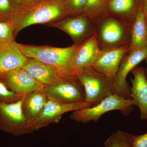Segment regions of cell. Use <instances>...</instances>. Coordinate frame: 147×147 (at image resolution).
Returning <instances> with one entry per match:
<instances>
[{
	"label": "cell",
	"instance_id": "obj_13",
	"mask_svg": "<svg viewBox=\"0 0 147 147\" xmlns=\"http://www.w3.org/2000/svg\"><path fill=\"white\" fill-rule=\"evenodd\" d=\"M27 59L15 40L0 43V81L10 72L22 68Z\"/></svg>",
	"mask_w": 147,
	"mask_h": 147
},
{
	"label": "cell",
	"instance_id": "obj_16",
	"mask_svg": "<svg viewBox=\"0 0 147 147\" xmlns=\"http://www.w3.org/2000/svg\"><path fill=\"white\" fill-rule=\"evenodd\" d=\"M144 0H109L105 14L116 16L131 26Z\"/></svg>",
	"mask_w": 147,
	"mask_h": 147
},
{
	"label": "cell",
	"instance_id": "obj_23",
	"mask_svg": "<svg viewBox=\"0 0 147 147\" xmlns=\"http://www.w3.org/2000/svg\"><path fill=\"white\" fill-rule=\"evenodd\" d=\"M12 21H0V43L15 40Z\"/></svg>",
	"mask_w": 147,
	"mask_h": 147
},
{
	"label": "cell",
	"instance_id": "obj_10",
	"mask_svg": "<svg viewBox=\"0 0 147 147\" xmlns=\"http://www.w3.org/2000/svg\"><path fill=\"white\" fill-rule=\"evenodd\" d=\"M92 106L86 101L75 103H63L47 99L42 113L31 123L34 131L46 127L52 123H58L65 113Z\"/></svg>",
	"mask_w": 147,
	"mask_h": 147
},
{
	"label": "cell",
	"instance_id": "obj_21",
	"mask_svg": "<svg viewBox=\"0 0 147 147\" xmlns=\"http://www.w3.org/2000/svg\"><path fill=\"white\" fill-rule=\"evenodd\" d=\"M106 0H88L84 14L91 19L105 14Z\"/></svg>",
	"mask_w": 147,
	"mask_h": 147
},
{
	"label": "cell",
	"instance_id": "obj_6",
	"mask_svg": "<svg viewBox=\"0 0 147 147\" xmlns=\"http://www.w3.org/2000/svg\"><path fill=\"white\" fill-rule=\"evenodd\" d=\"M24 96L16 102H0V130L15 136L33 132L22 110Z\"/></svg>",
	"mask_w": 147,
	"mask_h": 147
},
{
	"label": "cell",
	"instance_id": "obj_4",
	"mask_svg": "<svg viewBox=\"0 0 147 147\" xmlns=\"http://www.w3.org/2000/svg\"><path fill=\"white\" fill-rule=\"evenodd\" d=\"M133 106L131 99L113 94L96 105L72 112L70 118L84 123L90 121L96 122L103 114L113 110H118L124 115H128L133 110Z\"/></svg>",
	"mask_w": 147,
	"mask_h": 147
},
{
	"label": "cell",
	"instance_id": "obj_1",
	"mask_svg": "<svg viewBox=\"0 0 147 147\" xmlns=\"http://www.w3.org/2000/svg\"><path fill=\"white\" fill-rule=\"evenodd\" d=\"M69 15L63 0H42L37 5L14 13L12 19L16 37L22 30L35 24L48 25Z\"/></svg>",
	"mask_w": 147,
	"mask_h": 147
},
{
	"label": "cell",
	"instance_id": "obj_11",
	"mask_svg": "<svg viewBox=\"0 0 147 147\" xmlns=\"http://www.w3.org/2000/svg\"><path fill=\"white\" fill-rule=\"evenodd\" d=\"M0 82L21 98L32 92L43 91L45 87L22 68L10 72Z\"/></svg>",
	"mask_w": 147,
	"mask_h": 147
},
{
	"label": "cell",
	"instance_id": "obj_8",
	"mask_svg": "<svg viewBox=\"0 0 147 147\" xmlns=\"http://www.w3.org/2000/svg\"><path fill=\"white\" fill-rule=\"evenodd\" d=\"M64 32L72 39L74 44L80 46L95 34L93 20L84 15L68 16L47 25Z\"/></svg>",
	"mask_w": 147,
	"mask_h": 147
},
{
	"label": "cell",
	"instance_id": "obj_29",
	"mask_svg": "<svg viewBox=\"0 0 147 147\" xmlns=\"http://www.w3.org/2000/svg\"><path fill=\"white\" fill-rule=\"evenodd\" d=\"M143 10L146 13L147 12V0H144L143 4Z\"/></svg>",
	"mask_w": 147,
	"mask_h": 147
},
{
	"label": "cell",
	"instance_id": "obj_26",
	"mask_svg": "<svg viewBox=\"0 0 147 147\" xmlns=\"http://www.w3.org/2000/svg\"><path fill=\"white\" fill-rule=\"evenodd\" d=\"M134 147H147V132L141 135L134 136Z\"/></svg>",
	"mask_w": 147,
	"mask_h": 147
},
{
	"label": "cell",
	"instance_id": "obj_31",
	"mask_svg": "<svg viewBox=\"0 0 147 147\" xmlns=\"http://www.w3.org/2000/svg\"><path fill=\"white\" fill-rule=\"evenodd\" d=\"M145 18H146V27L147 29V12L145 13Z\"/></svg>",
	"mask_w": 147,
	"mask_h": 147
},
{
	"label": "cell",
	"instance_id": "obj_12",
	"mask_svg": "<svg viewBox=\"0 0 147 147\" xmlns=\"http://www.w3.org/2000/svg\"><path fill=\"white\" fill-rule=\"evenodd\" d=\"M129 47L100 50L92 67L114 81L121 61L128 52Z\"/></svg>",
	"mask_w": 147,
	"mask_h": 147
},
{
	"label": "cell",
	"instance_id": "obj_30",
	"mask_svg": "<svg viewBox=\"0 0 147 147\" xmlns=\"http://www.w3.org/2000/svg\"><path fill=\"white\" fill-rule=\"evenodd\" d=\"M146 63L147 65V58L146 59ZM145 74H146V79H147V66L146 68V69H145Z\"/></svg>",
	"mask_w": 147,
	"mask_h": 147
},
{
	"label": "cell",
	"instance_id": "obj_28",
	"mask_svg": "<svg viewBox=\"0 0 147 147\" xmlns=\"http://www.w3.org/2000/svg\"><path fill=\"white\" fill-rule=\"evenodd\" d=\"M41 1L40 0H23V9L22 10L32 8L38 4Z\"/></svg>",
	"mask_w": 147,
	"mask_h": 147
},
{
	"label": "cell",
	"instance_id": "obj_20",
	"mask_svg": "<svg viewBox=\"0 0 147 147\" xmlns=\"http://www.w3.org/2000/svg\"><path fill=\"white\" fill-rule=\"evenodd\" d=\"M134 135L118 130L108 137L104 142L105 147H134Z\"/></svg>",
	"mask_w": 147,
	"mask_h": 147
},
{
	"label": "cell",
	"instance_id": "obj_27",
	"mask_svg": "<svg viewBox=\"0 0 147 147\" xmlns=\"http://www.w3.org/2000/svg\"><path fill=\"white\" fill-rule=\"evenodd\" d=\"M14 13L20 12L23 9V0H9Z\"/></svg>",
	"mask_w": 147,
	"mask_h": 147
},
{
	"label": "cell",
	"instance_id": "obj_18",
	"mask_svg": "<svg viewBox=\"0 0 147 147\" xmlns=\"http://www.w3.org/2000/svg\"><path fill=\"white\" fill-rule=\"evenodd\" d=\"M47 100L43 91L32 92L24 96L22 111L26 119L31 125L42 113Z\"/></svg>",
	"mask_w": 147,
	"mask_h": 147
},
{
	"label": "cell",
	"instance_id": "obj_9",
	"mask_svg": "<svg viewBox=\"0 0 147 147\" xmlns=\"http://www.w3.org/2000/svg\"><path fill=\"white\" fill-rule=\"evenodd\" d=\"M147 58V47L127 53L123 58L113 81V94L131 99V87L127 81L129 74Z\"/></svg>",
	"mask_w": 147,
	"mask_h": 147
},
{
	"label": "cell",
	"instance_id": "obj_24",
	"mask_svg": "<svg viewBox=\"0 0 147 147\" xmlns=\"http://www.w3.org/2000/svg\"><path fill=\"white\" fill-rule=\"evenodd\" d=\"M22 98L9 89L3 82H0V102L11 103L21 100Z\"/></svg>",
	"mask_w": 147,
	"mask_h": 147
},
{
	"label": "cell",
	"instance_id": "obj_25",
	"mask_svg": "<svg viewBox=\"0 0 147 147\" xmlns=\"http://www.w3.org/2000/svg\"><path fill=\"white\" fill-rule=\"evenodd\" d=\"M14 13L9 0H0V21H12Z\"/></svg>",
	"mask_w": 147,
	"mask_h": 147
},
{
	"label": "cell",
	"instance_id": "obj_14",
	"mask_svg": "<svg viewBox=\"0 0 147 147\" xmlns=\"http://www.w3.org/2000/svg\"><path fill=\"white\" fill-rule=\"evenodd\" d=\"M100 50L96 34L78 46L71 61V76H76L84 68L92 67Z\"/></svg>",
	"mask_w": 147,
	"mask_h": 147
},
{
	"label": "cell",
	"instance_id": "obj_15",
	"mask_svg": "<svg viewBox=\"0 0 147 147\" xmlns=\"http://www.w3.org/2000/svg\"><path fill=\"white\" fill-rule=\"evenodd\" d=\"M131 99L134 105L139 108L140 118L147 121V79L145 69L137 66L131 71Z\"/></svg>",
	"mask_w": 147,
	"mask_h": 147
},
{
	"label": "cell",
	"instance_id": "obj_5",
	"mask_svg": "<svg viewBox=\"0 0 147 147\" xmlns=\"http://www.w3.org/2000/svg\"><path fill=\"white\" fill-rule=\"evenodd\" d=\"M76 76L84 88L86 101L92 106L113 94V81L92 67L84 68Z\"/></svg>",
	"mask_w": 147,
	"mask_h": 147
},
{
	"label": "cell",
	"instance_id": "obj_2",
	"mask_svg": "<svg viewBox=\"0 0 147 147\" xmlns=\"http://www.w3.org/2000/svg\"><path fill=\"white\" fill-rule=\"evenodd\" d=\"M100 50L129 47L131 26L121 19L104 14L93 19Z\"/></svg>",
	"mask_w": 147,
	"mask_h": 147
},
{
	"label": "cell",
	"instance_id": "obj_22",
	"mask_svg": "<svg viewBox=\"0 0 147 147\" xmlns=\"http://www.w3.org/2000/svg\"><path fill=\"white\" fill-rule=\"evenodd\" d=\"M69 16L84 14L88 0H63Z\"/></svg>",
	"mask_w": 147,
	"mask_h": 147
},
{
	"label": "cell",
	"instance_id": "obj_19",
	"mask_svg": "<svg viewBox=\"0 0 147 147\" xmlns=\"http://www.w3.org/2000/svg\"><path fill=\"white\" fill-rule=\"evenodd\" d=\"M146 47H147V29L142 6L131 25V42L127 53Z\"/></svg>",
	"mask_w": 147,
	"mask_h": 147
},
{
	"label": "cell",
	"instance_id": "obj_7",
	"mask_svg": "<svg viewBox=\"0 0 147 147\" xmlns=\"http://www.w3.org/2000/svg\"><path fill=\"white\" fill-rule=\"evenodd\" d=\"M43 91L47 99L63 103L86 101L84 89L77 77L71 76L62 78L49 86Z\"/></svg>",
	"mask_w": 147,
	"mask_h": 147
},
{
	"label": "cell",
	"instance_id": "obj_3",
	"mask_svg": "<svg viewBox=\"0 0 147 147\" xmlns=\"http://www.w3.org/2000/svg\"><path fill=\"white\" fill-rule=\"evenodd\" d=\"M18 46L27 58L35 59L53 67L59 71L63 78L71 76V61L79 46L73 44L69 47H57L19 43Z\"/></svg>",
	"mask_w": 147,
	"mask_h": 147
},
{
	"label": "cell",
	"instance_id": "obj_17",
	"mask_svg": "<svg viewBox=\"0 0 147 147\" xmlns=\"http://www.w3.org/2000/svg\"><path fill=\"white\" fill-rule=\"evenodd\" d=\"M22 68L45 86L56 83L63 78L56 69L32 58H28Z\"/></svg>",
	"mask_w": 147,
	"mask_h": 147
}]
</instances>
